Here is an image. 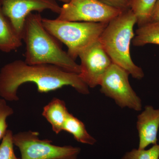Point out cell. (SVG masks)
Here are the masks:
<instances>
[{
  "label": "cell",
  "instance_id": "cell-21",
  "mask_svg": "<svg viewBox=\"0 0 159 159\" xmlns=\"http://www.w3.org/2000/svg\"><path fill=\"white\" fill-rule=\"evenodd\" d=\"M58 1L63 2H64L65 4V3H68L70 0H58Z\"/></svg>",
  "mask_w": 159,
  "mask_h": 159
},
{
  "label": "cell",
  "instance_id": "cell-12",
  "mask_svg": "<svg viewBox=\"0 0 159 159\" xmlns=\"http://www.w3.org/2000/svg\"><path fill=\"white\" fill-rule=\"evenodd\" d=\"M22 46V40L3 13L0 0V51L9 53Z\"/></svg>",
  "mask_w": 159,
  "mask_h": 159
},
{
  "label": "cell",
  "instance_id": "cell-5",
  "mask_svg": "<svg viewBox=\"0 0 159 159\" xmlns=\"http://www.w3.org/2000/svg\"><path fill=\"white\" fill-rule=\"evenodd\" d=\"M39 136V133L31 130L13 134V144L19 149L20 159H78L80 147L54 145L51 140H41Z\"/></svg>",
  "mask_w": 159,
  "mask_h": 159
},
{
  "label": "cell",
  "instance_id": "cell-2",
  "mask_svg": "<svg viewBox=\"0 0 159 159\" xmlns=\"http://www.w3.org/2000/svg\"><path fill=\"white\" fill-rule=\"evenodd\" d=\"M42 19L39 13H31L26 18L22 36L26 45L25 61L29 65H52L67 72L79 74L80 65L45 29Z\"/></svg>",
  "mask_w": 159,
  "mask_h": 159
},
{
  "label": "cell",
  "instance_id": "cell-7",
  "mask_svg": "<svg viewBox=\"0 0 159 159\" xmlns=\"http://www.w3.org/2000/svg\"><path fill=\"white\" fill-rule=\"evenodd\" d=\"M121 12L99 0H70L61 6L57 19L67 21L108 23Z\"/></svg>",
  "mask_w": 159,
  "mask_h": 159
},
{
  "label": "cell",
  "instance_id": "cell-6",
  "mask_svg": "<svg viewBox=\"0 0 159 159\" xmlns=\"http://www.w3.org/2000/svg\"><path fill=\"white\" fill-rule=\"evenodd\" d=\"M129 75L124 69L112 63L101 79L100 91L119 107L139 111L142 109V100L131 86Z\"/></svg>",
  "mask_w": 159,
  "mask_h": 159
},
{
  "label": "cell",
  "instance_id": "cell-4",
  "mask_svg": "<svg viewBox=\"0 0 159 159\" xmlns=\"http://www.w3.org/2000/svg\"><path fill=\"white\" fill-rule=\"evenodd\" d=\"M49 33L67 47V53L75 60L80 53L99 39L108 23L67 21L42 19Z\"/></svg>",
  "mask_w": 159,
  "mask_h": 159
},
{
  "label": "cell",
  "instance_id": "cell-19",
  "mask_svg": "<svg viewBox=\"0 0 159 159\" xmlns=\"http://www.w3.org/2000/svg\"><path fill=\"white\" fill-rule=\"evenodd\" d=\"M110 7L123 11L130 9L131 0H99Z\"/></svg>",
  "mask_w": 159,
  "mask_h": 159
},
{
  "label": "cell",
  "instance_id": "cell-13",
  "mask_svg": "<svg viewBox=\"0 0 159 159\" xmlns=\"http://www.w3.org/2000/svg\"><path fill=\"white\" fill-rule=\"evenodd\" d=\"M63 130L71 134L80 143L93 145L97 142L96 139L88 132L84 123L70 112L66 119Z\"/></svg>",
  "mask_w": 159,
  "mask_h": 159
},
{
  "label": "cell",
  "instance_id": "cell-17",
  "mask_svg": "<svg viewBox=\"0 0 159 159\" xmlns=\"http://www.w3.org/2000/svg\"><path fill=\"white\" fill-rule=\"evenodd\" d=\"M12 131L8 129L0 144V159H20L15 153Z\"/></svg>",
  "mask_w": 159,
  "mask_h": 159
},
{
  "label": "cell",
  "instance_id": "cell-3",
  "mask_svg": "<svg viewBox=\"0 0 159 159\" xmlns=\"http://www.w3.org/2000/svg\"><path fill=\"white\" fill-rule=\"evenodd\" d=\"M136 24V16L130 9L122 11L108 23L99 40L113 63L124 69L134 78L141 80L144 77V72L135 64L130 54Z\"/></svg>",
  "mask_w": 159,
  "mask_h": 159
},
{
  "label": "cell",
  "instance_id": "cell-15",
  "mask_svg": "<svg viewBox=\"0 0 159 159\" xmlns=\"http://www.w3.org/2000/svg\"><path fill=\"white\" fill-rule=\"evenodd\" d=\"M157 0H131L130 9L137 18L138 27L150 22L151 16Z\"/></svg>",
  "mask_w": 159,
  "mask_h": 159
},
{
  "label": "cell",
  "instance_id": "cell-18",
  "mask_svg": "<svg viewBox=\"0 0 159 159\" xmlns=\"http://www.w3.org/2000/svg\"><path fill=\"white\" fill-rule=\"evenodd\" d=\"M6 101L0 98V140L3 139L8 130L7 119L14 114L13 109L7 104Z\"/></svg>",
  "mask_w": 159,
  "mask_h": 159
},
{
  "label": "cell",
  "instance_id": "cell-9",
  "mask_svg": "<svg viewBox=\"0 0 159 159\" xmlns=\"http://www.w3.org/2000/svg\"><path fill=\"white\" fill-rule=\"evenodd\" d=\"M2 10L22 39L26 18L33 11L50 10L59 14L61 7L56 0H1Z\"/></svg>",
  "mask_w": 159,
  "mask_h": 159
},
{
  "label": "cell",
  "instance_id": "cell-10",
  "mask_svg": "<svg viewBox=\"0 0 159 159\" xmlns=\"http://www.w3.org/2000/svg\"><path fill=\"white\" fill-rule=\"evenodd\" d=\"M137 118V129L139 139L138 148L144 149L148 145L157 144L159 108L156 109L152 106H146Z\"/></svg>",
  "mask_w": 159,
  "mask_h": 159
},
{
  "label": "cell",
  "instance_id": "cell-16",
  "mask_svg": "<svg viewBox=\"0 0 159 159\" xmlns=\"http://www.w3.org/2000/svg\"><path fill=\"white\" fill-rule=\"evenodd\" d=\"M121 159H159V144L147 150L134 148L125 153Z\"/></svg>",
  "mask_w": 159,
  "mask_h": 159
},
{
  "label": "cell",
  "instance_id": "cell-1",
  "mask_svg": "<svg viewBox=\"0 0 159 159\" xmlns=\"http://www.w3.org/2000/svg\"><path fill=\"white\" fill-rule=\"evenodd\" d=\"M35 84L39 93H48L70 86L79 93L88 95L89 88L79 74L70 73L49 64L29 65L16 60L0 70V97L6 101H16L18 90L26 83Z\"/></svg>",
  "mask_w": 159,
  "mask_h": 159
},
{
  "label": "cell",
  "instance_id": "cell-11",
  "mask_svg": "<svg viewBox=\"0 0 159 159\" xmlns=\"http://www.w3.org/2000/svg\"><path fill=\"white\" fill-rule=\"evenodd\" d=\"M69 113L65 101L54 98L45 106L42 115L50 123L53 131L58 134L63 130Z\"/></svg>",
  "mask_w": 159,
  "mask_h": 159
},
{
  "label": "cell",
  "instance_id": "cell-14",
  "mask_svg": "<svg viewBox=\"0 0 159 159\" xmlns=\"http://www.w3.org/2000/svg\"><path fill=\"white\" fill-rule=\"evenodd\" d=\"M132 43L135 47L148 44L159 45V22H151L139 27L136 30Z\"/></svg>",
  "mask_w": 159,
  "mask_h": 159
},
{
  "label": "cell",
  "instance_id": "cell-20",
  "mask_svg": "<svg viewBox=\"0 0 159 159\" xmlns=\"http://www.w3.org/2000/svg\"><path fill=\"white\" fill-rule=\"evenodd\" d=\"M159 22V0L157 1L152 13L150 22Z\"/></svg>",
  "mask_w": 159,
  "mask_h": 159
},
{
  "label": "cell",
  "instance_id": "cell-8",
  "mask_svg": "<svg viewBox=\"0 0 159 159\" xmlns=\"http://www.w3.org/2000/svg\"><path fill=\"white\" fill-rule=\"evenodd\" d=\"M80 77L90 88L99 85L107 70L112 63L99 39L80 53Z\"/></svg>",
  "mask_w": 159,
  "mask_h": 159
}]
</instances>
